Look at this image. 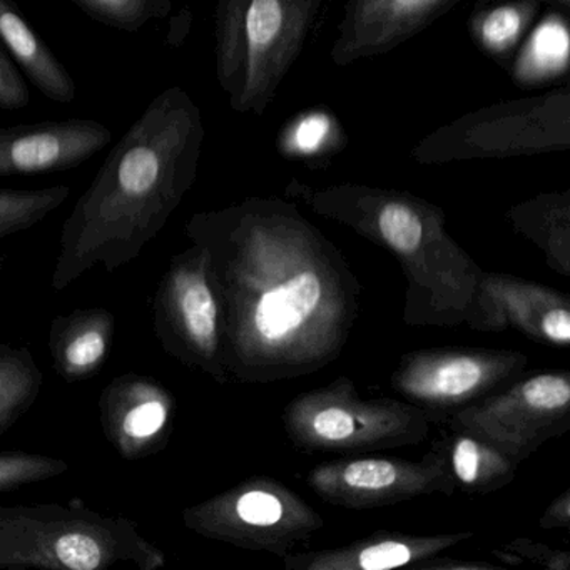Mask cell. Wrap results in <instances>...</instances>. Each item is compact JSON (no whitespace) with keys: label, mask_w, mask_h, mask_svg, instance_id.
I'll return each instance as SVG.
<instances>
[{"label":"cell","mask_w":570,"mask_h":570,"mask_svg":"<svg viewBox=\"0 0 570 570\" xmlns=\"http://www.w3.org/2000/svg\"><path fill=\"white\" fill-rule=\"evenodd\" d=\"M205 135L202 109L179 86L149 102L66 219L52 289L65 292L95 266L115 273L141 255L191 189Z\"/></svg>","instance_id":"cell-1"},{"label":"cell","mask_w":570,"mask_h":570,"mask_svg":"<svg viewBox=\"0 0 570 570\" xmlns=\"http://www.w3.org/2000/svg\"><path fill=\"white\" fill-rule=\"evenodd\" d=\"M158 570L166 556L135 520L68 503L0 507V569Z\"/></svg>","instance_id":"cell-2"},{"label":"cell","mask_w":570,"mask_h":570,"mask_svg":"<svg viewBox=\"0 0 570 570\" xmlns=\"http://www.w3.org/2000/svg\"><path fill=\"white\" fill-rule=\"evenodd\" d=\"M323 0H218L216 78L238 115L263 116L302 56Z\"/></svg>","instance_id":"cell-3"},{"label":"cell","mask_w":570,"mask_h":570,"mask_svg":"<svg viewBox=\"0 0 570 570\" xmlns=\"http://www.w3.org/2000/svg\"><path fill=\"white\" fill-rule=\"evenodd\" d=\"M570 149V86L507 99L440 126L413 146L420 165L503 159Z\"/></svg>","instance_id":"cell-4"},{"label":"cell","mask_w":570,"mask_h":570,"mask_svg":"<svg viewBox=\"0 0 570 570\" xmlns=\"http://www.w3.org/2000/svg\"><path fill=\"white\" fill-rule=\"evenodd\" d=\"M218 275L202 246L173 258L153 299L155 333L169 355L213 370L218 360Z\"/></svg>","instance_id":"cell-5"},{"label":"cell","mask_w":570,"mask_h":570,"mask_svg":"<svg viewBox=\"0 0 570 570\" xmlns=\"http://www.w3.org/2000/svg\"><path fill=\"white\" fill-rule=\"evenodd\" d=\"M462 0H346L330 56L336 68L385 56Z\"/></svg>","instance_id":"cell-6"},{"label":"cell","mask_w":570,"mask_h":570,"mask_svg":"<svg viewBox=\"0 0 570 570\" xmlns=\"http://www.w3.org/2000/svg\"><path fill=\"white\" fill-rule=\"evenodd\" d=\"M102 432L122 459L142 460L165 449L175 400L158 380L139 373L116 376L99 396Z\"/></svg>","instance_id":"cell-7"},{"label":"cell","mask_w":570,"mask_h":570,"mask_svg":"<svg viewBox=\"0 0 570 570\" xmlns=\"http://www.w3.org/2000/svg\"><path fill=\"white\" fill-rule=\"evenodd\" d=\"M111 129L95 119H62L0 128V176L78 168L111 142Z\"/></svg>","instance_id":"cell-8"},{"label":"cell","mask_w":570,"mask_h":570,"mask_svg":"<svg viewBox=\"0 0 570 570\" xmlns=\"http://www.w3.org/2000/svg\"><path fill=\"white\" fill-rule=\"evenodd\" d=\"M116 318L106 308H79L56 316L49 328V352L66 382H82L101 372L111 355Z\"/></svg>","instance_id":"cell-9"},{"label":"cell","mask_w":570,"mask_h":570,"mask_svg":"<svg viewBox=\"0 0 570 570\" xmlns=\"http://www.w3.org/2000/svg\"><path fill=\"white\" fill-rule=\"evenodd\" d=\"M0 41L42 95L61 105L75 101V79L36 35L14 0H0Z\"/></svg>","instance_id":"cell-10"},{"label":"cell","mask_w":570,"mask_h":570,"mask_svg":"<svg viewBox=\"0 0 570 570\" xmlns=\"http://www.w3.org/2000/svg\"><path fill=\"white\" fill-rule=\"evenodd\" d=\"M543 6L532 0H476L469 18L473 45L509 71Z\"/></svg>","instance_id":"cell-11"},{"label":"cell","mask_w":570,"mask_h":570,"mask_svg":"<svg viewBox=\"0 0 570 570\" xmlns=\"http://www.w3.org/2000/svg\"><path fill=\"white\" fill-rule=\"evenodd\" d=\"M348 135L338 116L326 108L303 109L279 129L276 149L283 158L308 166L326 165L333 156L345 151Z\"/></svg>","instance_id":"cell-12"},{"label":"cell","mask_w":570,"mask_h":570,"mask_svg":"<svg viewBox=\"0 0 570 570\" xmlns=\"http://www.w3.org/2000/svg\"><path fill=\"white\" fill-rule=\"evenodd\" d=\"M322 295L320 279L302 273L266 293L255 309V326L266 342L285 340L316 308Z\"/></svg>","instance_id":"cell-13"},{"label":"cell","mask_w":570,"mask_h":570,"mask_svg":"<svg viewBox=\"0 0 570 570\" xmlns=\"http://www.w3.org/2000/svg\"><path fill=\"white\" fill-rule=\"evenodd\" d=\"M45 375L28 346L0 343V435L38 402Z\"/></svg>","instance_id":"cell-14"},{"label":"cell","mask_w":570,"mask_h":570,"mask_svg":"<svg viewBox=\"0 0 570 570\" xmlns=\"http://www.w3.org/2000/svg\"><path fill=\"white\" fill-rule=\"evenodd\" d=\"M552 18L537 28L532 35V41L525 48H520L510 66L509 72H512L515 85H532V81H539L543 78V72L549 76L559 75L567 71V61H569V29H567V18L569 16L560 14L553 11Z\"/></svg>","instance_id":"cell-15"},{"label":"cell","mask_w":570,"mask_h":570,"mask_svg":"<svg viewBox=\"0 0 570 570\" xmlns=\"http://www.w3.org/2000/svg\"><path fill=\"white\" fill-rule=\"evenodd\" d=\"M71 195L66 185L36 189H0V239L35 228Z\"/></svg>","instance_id":"cell-16"},{"label":"cell","mask_w":570,"mask_h":570,"mask_svg":"<svg viewBox=\"0 0 570 570\" xmlns=\"http://www.w3.org/2000/svg\"><path fill=\"white\" fill-rule=\"evenodd\" d=\"M89 18L106 28L138 32L171 11V0H72Z\"/></svg>","instance_id":"cell-17"},{"label":"cell","mask_w":570,"mask_h":570,"mask_svg":"<svg viewBox=\"0 0 570 570\" xmlns=\"http://www.w3.org/2000/svg\"><path fill=\"white\" fill-rule=\"evenodd\" d=\"M482 380V365L476 360L459 356L436 363L413 380L412 390L430 399H455L475 390Z\"/></svg>","instance_id":"cell-18"},{"label":"cell","mask_w":570,"mask_h":570,"mask_svg":"<svg viewBox=\"0 0 570 570\" xmlns=\"http://www.w3.org/2000/svg\"><path fill=\"white\" fill-rule=\"evenodd\" d=\"M68 470L69 463L56 456L22 450L0 452V493L56 479Z\"/></svg>","instance_id":"cell-19"},{"label":"cell","mask_w":570,"mask_h":570,"mask_svg":"<svg viewBox=\"0 0 570 570\" xmlns=\"http://www.w3.org/2000/svg\"><path fill=\"white\" fill-rule=\"evenodd\" d=\"M523 399L537 410L563 409L570 400V386L560 376H537L523 386Z\"/></svg>","instance_id":"cell-20"},{"label":"cell","mask_w":570,"mask_h":570,"mask_svg":"<svg viewBox=\"0 0 570 570\" xmlns=\"http://www.w3.org/2000/svg\"><path fill=\"white\" fill-rule=\"evenodd\" d=\"M235 513L239 520L248 525H273L282 519V503L272 493L253 492L243 493L235 502Z\"/></svg>","instance_id":"cell-21"},{"label":"cell","mask_w":570,"mask_h":570,"mask_svg":"<svg viewBox=\"0 0 570 570\" xmlns=\"http://www.w3.org/2000/svg\"><path fill=\"white\" fill-rule=\"evenodd\" d=\"M396 469L385 460H363L353 462L343 472V479L353 489L382 490L393 485L396 480Z\"/></svg>","instance_id":"cell-22"},{"label":"cell","mask_w":570,"mask_h":570,"mask_svg":"<svg viewBox=\"0 0 570 570\" xmlns=\"http://www.w3.org/2000/svg\"><path fill=\"white\" fill-rule=\"evenodd\" d=\"M31 101L28 85L18 71L8 52L0 46V109L18 111Z\"/></svg>","instance_id":"cell-23"},{"label":"cell","mask_w":570,"mask_h":570,"mask_svg":"<svg viewBox=\"0 0 570 570\" xmlns=\"http://www.w3.org/2000/svg\"><path fill=\"white\" fill-rule=\"evenodd\" d=\"M412 559L409 547L399 542L379 543L360 553L358 566L365 570L395 569Z\"/></svg>","instance_id":"cell-24"},{"label":"cell","mask_w":570,"mask_h":570,"mask_svg":"<svg viewBox=\"0 0 570 570\" xmlns=\"http://www.w3.org/2000/svg\"><path fill=\"white\" fill-rule=\"evenodd\" d=\"M316 435L330 442H340L355 433V420L342 409H326L313 419Z\"/></svg>","instance_id":"cell-25"},{"label":"cell","mask_w":570,"mask_h":570,"mask_svg":"<svg viewBox=\"0 0 570 570\" xmlns=\"http://www.w3.org/2000/svg\"><path fill=\"white\" fill-rule=\"evenodd\" d=\"M453 466L463 483L475 482L480 466V450L473 440H460L453 453Z\"/></svg>","instance_id":"cell-26"},{"label":"cell","mask_w":570,"mask_h":570,"mask_svg":"<svg viewBox=\"0 0 570 570\" xmlns=\"http://www.w3.org/2000/svg\"><path fill=\"white\" fill-rule=\"evenodd\" d=\"M543 333L549 336L552 342L569 343L570 340V315L567 309H552L543 316Z\"/></svg>","instance_id":"cell-27"},{"label":"cell","mask_w":570,"mask_h":570,"mask_svg":"<svg viewBox=\"0 0 570 570\" xmlns=\"http://www.w3.org/2000/svg\"><path fill=\"white\" fill-rule=\"evenodd\" d=\"M532 2H539L543 8H550L560 14L569 16L570 12V0H532Z\"/></svg>","instance_id":"cell-28"},{"label":"cell","mask_w":570,"mask_h":570,"mask_svg":"<svg viewBox=\"0 0 570 570\" xmlns=\"http://www.w3.org/2000/svg\"><path fill=\"white\" fill-rule=\"evenodd\" d=\"M2 269H4V258L0 256V275H2Z\"/></svg>","instance_id":"cell-29"}]
</instances>
